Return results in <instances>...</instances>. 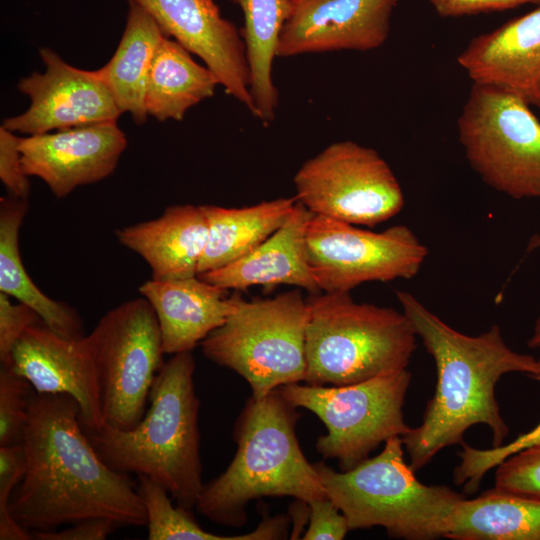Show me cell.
Instances as JSON below:
<instances>
[{
    "label": "cell",
    "mask_w": 540,
    "mask_h": 540,
    "mask_svg": "<svg viewBox=\"0 0 540 540\" xmlns=\"http://www.w3.org/2000/svg\"><path fill=\"white\" fill-rule=\"evenodd\" d=\"M165 35L142 7L129 3L126 25L111 59L98 69L115 102L137 125L147 120L146 86L150 67Z\"/></svg>",
    "instance_id": "obj_24"
},
{
    "label": "cell",
    "mask_w": 540,
    "mask_h": 540,
    "mask_svg": "<svg viewBox=\"0 0 540 540\" xmlns=\"http://www.w3.org/2000/svg\"><path fill=\"white\" fill-rule=\"evenodd\" d=\"M139 293L153 308L160 327L165 354L192 351L236 307L237 293L201 279H149Z\"/></svg>",
    "instance_id": "obj_19"
},
{
    "label": "cell",
    "mask_w": 540,
    "mask_h": 540,
    "mask_svg": "<svg viewBox=\"0 0 540 540\" xmlns=\"http://www.w3.org/2000/svg\"><path fill=\"white\" fill-rule=\"evenodd\" d=\"M537 5H539V6H540V0H537Z\"/></svg>",
    "instance_id": "obj_39"
},
{
    "label": "cell",
    "mask_w": 540,
    "mask_h": 540,
    "mask_svg": "<svg viewBox=\"0 0 540 540\" xmlns=\"http://www.w3.org/2000/svg\"><path fill=\"white\" fill-rule=\"evenodd\" d=\"M410 382L405 368L350 385L299 382L278 390L294 407L311 411L324 423L327 433L317 439L316 450L325 459H336L346 471L381 443L410 430L403 415Z\"/></svg>",
    "instance_id": "obj_8"
},
{
    "label": "cell",
    "mask_w": 540,
    "mask_h": 540,
    "mask_svg": "<svg viewBox=\"0 0 540 540\" xmlns=\"http://www.w3.org/2000/svg\"><path fill=\"white\" fill-rule=\"evenodd\" d=\"M444 538L540 540V500L492 488L459 500Z\"/></svg>",
    "instance_id": "obj_26"
},
{
    "label": "cell",
    "mask_w": 540,
    "mask_h": 540,
    "mask_svg": "<svg viewBox=\"0 0 540 540\" xmlns=\"http://www.w3.org/2000/svg\"><path fill=\"white\" fill-rule=\"evenodd\" d=\"M307 304L305 383L350 385L407 368L417 335L403 311L350 292L311 294Z\"/></svg>",
    "instance_id": "obj_6"
},
{
    "label": "cell",
    "mask_w": 540,
    "mask_h": 540,
    "mask_svg": "<svg viewBox=\"0 0 540 540\" xmlns=\"http://www.w3.org/2000/svg\"><path fill=\"white\" fill-rule=\"evenodd\" d=\"M11 299L0 292V362L6 367L11 366L12 350L23 332L41 320L29 306Z\"/></svg>",
    "instance_id": "obj_33"
},
{
    "label": "cell",
    "mask_w": 540,
    "mask_h": 540,
    "mask_svg": "<svg viewBox=\"0 0 540 540\" xmlns=\"http://www.w3.org/2000/svg\"><path fill=\"white\" fill-rule=\"evenodd\" d=\"M299 412L279 392L251 398L234 426L236 453L218 477L204 484L196 501L210 521L242 526L246 507L262 497H293L310 502L326 497L320 476L300 447Z\"/></svg>",
    "instance_id": "obj_4"
},
{
    "label": "cell",
    "mask_w": 540,
    "mask_h": 540,
    "mask_svg": "<svg viewBox=\"0 0 540 540\" xmlns=\"http://www.w3.org/2000/svg\"><path fill=\"white\" fill-rule=\"evenodd\" d=\"M307 299L300 290L247 301L237 294L226 321L202 342L203 355L233 370L262 398L281 386L305 381Z\"/></svg>",
    "instance_id": "obj_7"
},
{
    "label": "cell",
    "mask_w": 540,
    "mask_h": 540,
    "mask_svg": "<svg viewBox=\"0 0 540 540\" xmlns=\"http://www.w3.org/2000/svg\"><path fill=\"white\" fill-rule=\"evenodd\" d=\"M293 183L297 201L310 212L352 225L377 226L404 207L388 163L351 140L334 142L305 161Z\"/></svg>",
    "instance_id": "obj_11"
},
{
    "label": "cell",
    "mask_w": 540,
    "mask_h": 540,
    "mask_svg": "<svg viewBox=\"0 0 540 540\" xmlns=\"http://www.w3.org/2000/svg\"><path fill=\"white\" fill-rule=\"evenodd\" d=\"M399 0H295L277 44V57L341 50L370 51L390 32Z\"/></svg>",
    "instance_id": "obj_15"
},
{
    "label": "cell",
    "mask_w": 540,
    "mask_h": 540,
    "mask_svg": "<svg viewBox=\"0 0 540 540\" xmlns=\"http://www.w3.org/2000/svg\"><path fill=\"white\" fill-rule=\"evenodd\" d=\"M219 82L174 39L164 36L154 55L145 95L148 116L181 121L186 112L214 95Z\"/></svg>",
    "instance_id": "obj_25"
},
{
    "label": "cell",
    "mask_w": 540,
    "mask_h": 540,
    "mask_svg": "<svg viewBox=\"0 0 540 540\" xmlns=\"http://www.w3.org/2000/svg\"><path fill=\"white\" fill-rule=\"evenodd\" d=\"M28 200L10 194L0 199V292L29 306L57 334L84 337L83 322L75 308L48 297L33 282L19 250V233L27 214Z\"/></svg>",
    "instance_id": "obj_22"
},
{
    "label": "cell",
    "mask_w": 540,
    "mask_h": 540,
    "mask_svg": "<svg viewBox=\"0 0 540 540\" xmlns=\"http://www.w3.org/2000/svg\"><path fill=\"white\" fill-rule=\"evenodd\" d=\"M33 389L11 367L0 368V446L23 442Z\"/></svg>",
    "instance_id": "obj_30"
},
{
    "label": "cell",
    "mask_w": 540,
    "mask_h": 540,
    "mask_svg": "<svg viewBox=\"0 0 540 540\" xmlns=\"http://www.w3.org/2000/svg\"><path fill=\"white\" fill-rule=\"evenodd\" d=\"M495 468L494 488L540 500V444L510 455Z\"/></svg>",
    "instance_id": "obj_32"
},
{
    "label": "cell",
    "mask_w": 540,
    "mask_h": 540,
    "mask_svg": "<svg viewBox=\"0 0 540 540\" xmlns=\"http://www.w3.org/2000/svg\"><path fill=\"white\" fill-rule=\"evenodd\" d=\"M328 498L344 514L349 529L383 527L390 537L431 540L444 537L453 510L465 495L445 485L422 483L404 459L399 436L382 451L346 471L314 463Z\"/></svg>",
    "instance_id": "obj_5"
},
{
    "label": "cell",
    "mask_w": 540,
    "mask_h": 540,
    "mask_svg": "<svg viewBox=\"0 0 540 540\" xmlns=\"http://www.w3.org/2000/svg\"><path fill=\"white\" fill-rule=\"evenodd\" d=\"M296 203L294 196L241 208L201 205L208 222V242L198 274L249 254L286 222Z\"/></svg>",
    "instance_id": "obj_23"
},
{
    "label": "cell",
    "mask_w": 540,
    "mask_h": 540,
    "mask_svg": "<svg viewBox=\"0 0 540 540\" xmlns=\"http://www.w3.org/2000/svg\"><path fill=\"white\" fill-rule=\"evenodd\" d=\"M443 17H460L478 13L504 11L537 0H428Z\"/></svg>",
    "instance_id": "obj_37"
},
{
    "label": "cell",
    "mask_w": 540,
    "mask_h": 540,
    "mask_svg": "<svg viewBox=\"0 0 540 540\" xmlns=\"http://www.w3.org/2000/svg\"><path fill=\"white\" fill-rule=\"evenodd\" d=\"M115 235L145 260L153 279H181L198 275L208 222L201 205H173L153 220L117 229Z\"/></svg>",
    "instance_id": "obj_21"
},
{
    "label": "cell",
    "mask_w": 540,
    "mask_h": 540,
    "mask_svg": "<svg viewBox=\"0 0 540 540\" xmlns=\"http://www.w3.org/2000/svg\"><path fill=\"white\" fill-rule=\"evenodd\" d=\"M127 1L149 13L166 37L203 60L225 92L256 117L241 32L221 16L215 0Z\"/></svg>",
    "instance_id": "obj_14"
},
{
    "label": "cell",
    "mask_w": 540,
    "mask_h": 540,
    "mask_svg": "<svg viewBox=\"0 0 540 540\" xmlns=\"http://www.w3.org/2000/svg\"><path fill=\"white\" fill-rule=\"evenodd\" d=\"M137 490L147 515L149 540H275L287 537L289 520L284 515L266 518L245 534L218 535L204 530L190 510L174 505L170 494L151 479L138 476Z\"/></svg>",
    "instance_id": "obj_28"
},
{
    "label": "cell",
    "mask_w": 540,
    "mask_h": 540,
    "mask_svg": "<svg viewBox=\"0 0 540 540\" xmlns=\"http://www.w3.org/2000/svg\"><path fill=\"white\" fill-rule=\"evenodd\" d=\"M472 169L514 199H540V121L522 99L475 84L457 120Z\"/></svg>",
    "instance_id": "obj_9"
},
{
    "label": "cell",
    "mask_w": 540,
    "mask_h": 540,
    "mask_svg": "<svg viewBox=\"0 0 540 540\" xmlns=\"http://www.w3.org/2000/svg\"><path fill=\"white\" fill-rule=\"evenodd\" d=\"M22 444L26 471L9 510L25 530H55L91 518L146 526L137 484L99 457L71 396L33 390Z\"/></svg>",
    "instance_id": "obj_1"
},
{
    "label": "cell",
    "mask_w": 540,
    "mask_h": 540,
    "mask_svg": "<svg viewBox=\"0 0 540 540\" xmlns=\"http://www.w3.org/2000/svg\"><path fill=\"white\" fill-rule=\"evenodd\" d=\"M119 527L122 526L109 518H91L63 529L32 531L30 534L37 540H104Z\"/></svg>",
    "instance_id": "obj_36"
},
{
    "label": "cell",
    "mask_w": 540,
    "mask_h": 540,
    "mask_svg": "<svg viewBox=\"0 0 540 540\" xmlns=\"http://www.w3.org/2000/svg\"><path fill=\"white\" fill-rule=\"evenodd\" d=\"M40 56L45 72H33L17 85L30 98V105L22 114L6 118L5 128L30 136L117 122L123 112L97 70L71 66L49 48H42Z\"/></svg>",
    "instance_id": "obj_13"
},
{
    "label": "cell",
    "mask_w": 540,
    "mask_h": 540,
    "mask_svg": "<svg viewBox=\"0 0 540 540\" xmlns=\"http://www.w3.org/2000/svg\"><path fill=\"white\" fill-rule=\"evenodd\" d=\"M307 250L311 272L323 292H350L365 282L411 279L428 255L405 225L373 232L315 214L307 228Z\"/></svg>",
    "instance_id": "obj_12"
},
{
    "label": "cell",
    "mask_w": 540,
    "mask_h": 540,
    "mask_svg": "<svg viewBox=\"0 0 540 540\" xmlns=\"http://www.w3.org/2000/svg\"><path fill=\"white\" fill-rule=\"evenodd\" d=\"M527 346L529 348H539L540 347V315L535 321L533 326V331L530 338L527 341Z\"/></svg>",
    "instance_id": "obj_38"
},
{
    "label": "cell",
    "mask_w": 540,
    "mask_h": 540,
    "mask_svg": "<svg viewBox=\"0 0 540 540\" xmlns=\"http://www.w3.org/2000/svg\"><path fill=\"white\" fill-rule=\"evenodd\" d=\"M20 137L3 125L0 127V179L8 194L28 200L30 194L29 176L23 169L19 149Z\"/></svg>",
    "instance_id": "obj_34"
},
{
    "label": "cell",
    "mask_w": 540,
    "mask_h": 540,
    "mask_svg": "<svg viewBox=\"0 0 540 540\" xmlns=\"http://www.w3.org/2000/svg\"><path fill=\"white\" fill-rule=\"evenodd\" d=\"M457 62L473 83L503 90L540 109V6L474 37Z\"/></svg>",
    "instance_id": "obj_18"
},
{
    "label": "cell",
    "mask_w": 540,
    "mask_h": 540,
    "mask_svg": "<svg viewBox=\"0 0 540 540\" xmlns=\"http://www.w3.org/2000/svg\"><path fill=\"white\" fill-rule=\"evenodd\" d=\"M309 525L304 540H342L350 530L344 514L330 498L323 497L309 503Z\"/></svg>",
    "instance_id": "obj_35"
},
{
    "label": "cell",
    "mask_w": 540,
    "mask_h": 540,
    "mask_svg": "<svg viewBox=\"0 0 540 540\" xmlns=\"http://www.w3.org/2000/svg\"><path fill=\"white\" fill-rule=\"evenodd\" d=\"M26 471L24 445L0 446V540H29L25 530L11 515L9 505L12 494Z\"/></svg>",
    "instance_id": "obj_31"
},
{
    "label": "cell",
    "mask_w": 540,
    "mask_h": 540,
    "mask_svg": "<svg viewBox=\"0 0 540 540\" xmlns=\"http://www.w3.org/2000/svg\"><path fill=\"white\" fill-rule=\"evenodd\" d=\"M194 372L192 351L174 354L157 373L149 407L135 427H83L110 468L151 479L187 510L195 507L204 486Z\"/></svg>",
    "instance_id": "obj_3"
},
{
    "label": "cell",
    "mask_w": 540,
    "mask_h": 540,
    "mask_svg": "<svg viewBox=\"0 0 540 540\" xmlns=\"http://www.w3.org/2000/svg\"><path fill=\"white\" fill-rule=\"evenodd\" d=\"M127 146L117 122H102L20 138L24 172L61 199L79 186L107 178Z\"/></svg>",
    "instance_id": "obj_16"
},
{
    "label": "cell",
    "mask_w": 540,
    "mask_h": 540,
    "mask_svg": "<svg viewBox=\"0 0 540 540\" xmlns=\"http://www.w3.org/2000/svg\"><path fill=\"white\" fill-rule=\"evenodd\" d=\"M396 297L437 371L435 393L421 424L401 437L411 469L417 472L442 449L461 445L464 434L474 425L489 427L492 446H501L509 427L500 413L496 384L510 372L531 378L540 374L538 359L511 349L496 324L479 335H466L446 324L411 293L399 290Z\"/></svg>",
    "instance_id": "obj_2"
},
{
    "label": "cell",
    "mask_w": 540,
    "mask_h": 540,
    "mask_svg": "<svg viewBox=\"0 0 540 540\" xmlns=\"http://www.w3.org/2000/svg\"><path fill=\"white\" fill-rule=\"evenodd\" d=\"M10 367L36 393L74 398L84 428L97 429L104 424L96 365L86 335L66 338L38 320L16 342Z\"/></svg>",
    "instance_id": "obj_17"
},
{
    "label": "cell",
    "mask_w": 540,
    "mask_h": 540,
    "mask_svg": "<svg viewBox=\"0 0 540 540\" xmlns=\"http://www.w3.org/2000/svg\"><path fill=\"white\" fill-rule=\"evenodd\" d=\"M313 213L297 201L286 222L246 256L198 276L224 289L287 284L310 294L322 292L308 259L307 228Z\"/></svg>",
    "instance_id": "obj_20"
},
{
    "label": "cell",
    "mask_w": 540,
    "mask_h": 540,
    "mask_svg": "<svg viewBox=\"0 0 540 540\" xmlns=\"http://www.w3.org/2000/svg\"><path fill=\"white\" fill-rule=\"evenodd\" d=\"M87 336L100 388L104 424L130 430L143 418L154 379L163 366L157 317L139 297L106 312Z\"/></svg>",
    "instance_id": "obj_10"
},
{
    "label": "cell",
    "mask_w": 540,
    "mask_h": 540,
    "mask_svg": "<svg viewBox=\"0 0 540 540\" xmlns=\"http://www.w3.org/2000/svg\"><path fill=\"white\" fill-rule=\"evenodd\" d=\"M243 14L240 30L250 70V94L256 118L271 123L279 105V92L272 78L273 61L282 27L295 0H228Z\"/></svg>",
    "instance_id": "obj_27"
},
{
    "label": "cell",
    "mask_w": 540,
    "mask_h": 540,
    "mask_svg": "<svg viewBox=\"0 0 540 540\" xmlns=\"http://www.w3.org/2000/svg\"><path fill=\"white\" fill-rule=\"evenodd\" d=\"M538 361L540 364V358ZM532 378L540 382V374ZM539 444L540 423L529 432L499 447L481 449L471 447L463 442L462 449L458 452L460 462L453 472L454 483L459 486L463 485L465 493L473 494L480 487L484 475L505 458L522 449Z\"/></svg>",
    "instance_id": "obj_29"
}]
</instances>
